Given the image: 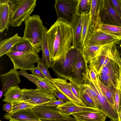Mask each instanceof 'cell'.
I'll use <instances>...</instances> for the list:
<instances>
[{"instance_id":"cell-1","label":"cell","mask_w":121,"mask_h":121,"mask_svg":"<svg viewBox=\"0 0 121 121\" xmlns=\"http://www.w3.org/2000/svg\"><path fill=\"white\" fill-rule=\"evenodd\" d=\"M48 48L54 62L66 52L72 45L73 35L69 24L57 20L46 33Z\"/></svg>"},{"instance_id":"cell-2","label":"cell","mask_w":121,"mask_h":121,"mask_svg":"<svg viewBox=\"0 0 121 121\" xmlns=\"http://www.w3.org/2000/svg\"><path fill=\"white\" fill-rule=\"evenodd\" d=\"M78 47L72 45L66 52L53 62L51 68L56 76L67 80L72 78L73 66L78 59Z\"/></svg>"},{"instance_id":"cell-3","label":"cell","mask_w":121,"mask_h":121,"mask_svg":"<svg viewBox=\"0 0 121 121\" xmlns=\"http://www.w3.org/2000/svg\"><path fill=\"white\" fill-rule=\"evenodd\" d=\"M36 0H8L10 25L18 27L30 15L36 5Z\"/></svg>"},{"instance_id":"cell-4","label":"cell","mask_w":121,"mask_h":121,"mask_svg":"<svg viewBox=\"0 0 121 121\" xmlns=\"http://www.w3.org/2000/svg\"><path fill=\"white\" fill-rule=\"evenodd\" d=\"M25 27L23 37L28 40L39 53L41 50L44 25L40 16L35 14L30 16L24 21Z\"/></svg>"},{"instance_id":"cell-5","label":"cell","mask_w":121,"mask_h":121,"mask_svg":"<svg viewBox=\"0 0 121 121\" xmlns=\"http://www.w3.org/2000/svg\"><path fill=\"white\" fill-rule=\"evenodd\" d=\"M114 43L106 45L102 48L98 55L89 65L96 73L98 75L103 68L111 59L118 63L121 67V58Z\"/></svg>"},{"instance_id":"cell-6","label":"cell","mask_w":121,"mask_h":121,"mask_svg":"<svg viewBox=\"0 0 121 121\" xmlns=\"http://www.w3.org/2000/svg\"><path fill=\"white\" fill-rule=\"evenodd\" d=\"M121 66L111 59L103 68L99 73L97 75L100 82L104 86H113L120 88Z\"/></svg>"},{"instance_id":"cell-7","label":"cell","mask_w":121,"mask_h":121,"mask_svg":"<svg viewBox=\"0 0 121 121\" xmlns=\"http://www.w3.org/2000/svg\"><path fill=\"white\" fill-rule=\"evenodd\" d=\"M16 69L30 70L35 67V64L40 61L41 59L35 52L29 51H10L7 53Z\"/></svg>"},{"instance_id":"cell-8","label":"cell","mask_w":121,"mask_h":121,"mask_svg":"<svg viewBox=\"0 0 121 121\" xmlns=\"http://www.w3.org/2000/svg\"><path fill=\"white\" fill-rule=\"evenodd\" d=\"M98 23L121 27V18L113 8L109 0H99L97 24Z\"/></svg>"},{"instance_id":"cell-9","label":"cell","mask_w":121,"mask_h":121,"mask_svg":"<svg viewBox=\"0 0 121 121\" xmlns=\"http://www.w3.org/2000/svg\"><path fill=\"white\" fill-rule=\"evenodd\" d=\"M85 83L87 84L97 93L99 106L98 109L111 120L118 121V113L115 107L110 104L102 93L98 80L95 82L88 77Z\"/></svg>"},{"instance_id":"cell-10","label":"cell","mask_w":121,"mask_h":121,"mask_svg":"<svg viewBox=\"0 0 121 121\" xmlns=\"http://www.w3.org/2000/svg\"><path fill=\"white\" fill-rule=\"evenodd\" d=\"M79 0H56L53 5L57 16L61 19L70 24L76 14Z\"/></svg>"},{"instance_id":"cell-11","label":"cell","mask_w":121,"mask_h":121,"mask_svg":"<svg viewBox=\"0 0 121 121\" xmlns=\"http://www.w3.org/2000/svg\"><path fill=\"white\" fill-rule=\"evenodd\" d=\"M22 90L23 95L22 100L32 104L43 105L57 100L53 94L41 89L23 88Z\"/></svg>"},{"instance_id":"cell-12","label":"cell","mask_w":121,"mask_h":121,"mask_svg":"<svg viewBox=\"0 0 121 121\" xmlns=\"http://www.w3.org/2000/svg\"><path fill=\"white\" fill-rule=\"evenodd\" d=\"M121 39L101 31L95 30L88 33L83 47L93 45L105 46L121 41Z\"/></svg>"},{"instance_id":"cell-13","label":"cell","mask_w":121,"mask_h":121,"mask_svg":"<svg viewBox=\"0 0 121 121\" xmlns=\"http://www.w3.org/2000/svg\"><path fill=\"white\" fill-rule=\"evenodd\" d=\"M88 63L83 55L82 48L78 47V59L73 65L71 79L79 85L84 84L88 77Z\"/></svg>"},{"instance_id":"cell-14","label":"cell","mask_w":121,"mask_h":121,"mask_svg":"<svg viewBox=\"0 0 121 121\" xmlns=\"http://www.w3.org/2000/svg\"><path fill=\"white\" fill-rule=\"evenodd\" d=\"M36 117L41 120L65 119L66 115L62 113L56 106H49L44 104L36 106L32 109Z\"/></svg>"},{"instance_id":"cell-15","label":"cell","mask_w":121,"mask_h":121,"mask_svg":"<svg viewBox=\"0 0 121 121\" xmlns=\"http://www.w3.org/2000/svg\"><path fill=\"white\" fill-rule=\"evenodd\" d=\"M50 81L56 89L66 96L70 101L76 105L87 106L74 95L72 92L70 83L67 82V80L58 77L52 78Z\"/></svg>"},{"instance_id":"cell-16","label":"cell","mask_w":121,"mask_h":121,"mask_svg":"<svg viewBox=\"0 0 121 121\" xmlns=\"http://www.w3.org/2000/svg\"><path fill=\"white\" fill-rule=\"evenodd\" d=\"M19 72L14 67L8 72L0 75L2 84V91L4 93L10 87L18 86L21 83Z\"/></svg>"},{"instance_id":"cell-17","label":"cell","mask_w":121,"mask_h":121,"mask_svg":"<svg viewBox=\"0 0 121 121\" xmlns=\"http://www.w3.org/2000/svg\"><path fill=\"white\" fill-rule=\"evenodd\" d=\"M56 108L63 114L66 115L84 111H100L96 108L78 105L70 101L56 106Z\"/></svg>"},{"instance_id":"cell-18","label":"cell","mask_w":121,"mask_h":121,"mask_svg":"<svg viewBox=\"0 0 121 121\" xmlns=\"http://www.w3.org/2000/svg\"><path fill=\"white\" fill-rule=\"evenodd\" d=\"M22 76L35 84L37 89L53 94L56 90L54 85L48 80H45L33 76L32 74H28L25 71L23 72Z\"/></svg>"},{"instance_id":"cell-19","label":"cell","mask_w":121,"mask_h":121,"mask_svg":"<svg viewBox=\"0 0 121 121\" xmlns=\"http://www.w3.org/2000/svg\"><path fill=\"white\" fill-rule=\"evenodd\" d=\"M3 116L5 119L9 121H29L40 119L35 115L31 108L21 110L9 114L6 113Z\"/></svg>"},{"instance_id":"cell-20","label":"cell","mask_w":121,"mask_h":121,"mask_svg":"<svg viewBox=\"0 0 121 121\" xmlns=\"http://www.w3.org/2000/svg\"><path fill=\"white\" fill-rule=\"evenodd\" d=\"M82 20V15L77 14L70 24L73 35V46L75 47L80 46Z\"/></svg>"},{"instance_id":"cell-21","label":"cell","mask_w":121,"mask_h":121,"mask_svg":"<svg viewBox=\"0 0 121 121\" xmlns=\"http://www.w3.org/2000/svg\"><path fill=\"white\" fill-rule=\"evenodd\" d=\"M10 12L8 0H0V31L8 30L10 25Z\"/></svg>"},{"instance_id":"cell-22","label":"cell","mask_w":121,"mask_h":121,"mask_svg":"<svg viewBox=\"0 0 121 121\" xmlns=\"http://www.w3.org/2000/svg\"><path fill=\"white\" fill-rule=\"evenodd\" d=\"M71 115L78 121H105L107 117L100 111H84Z\"/></svg>"},{"instance_id":"cell-23","label":"cell","mask_w":121,"mask_h":121,"mask_svg":"<svg viewBox=\"0 0 121 121\" xmlns=\"http://www.w3.org/2000/svg\"><path fill=\"white\" fill-rule=\"evenodd\" d=\"M48 29L44 26L43 39L40 46L42 54L40 61L44 63L50 68L53 63L52 61L50 56L48 48L46 33Z\"/></svg>"},{"instance_id":"cell-24","label":"cell","mask_w":121,"mask_h":121,"mask_svg":"<svg viewBox=\"0 0 121 121\" xmlns=\"http://www.w3.org/2000/svg\"><path fill=\"white\" fill-rule=\"evenodd\" d=\"M23 39L17 33L12 37L1 40L0 43V57L10 52L11 48Z\"/></svg>"},{"instance_id":"cell-25","label":"cell","mask_w":121,"mask_h":121,"mask_svg":"<svg viewBox=\"0 0 121 121\" xmlns=\"http://www.w3.org/2000/svg\"><path fill=\"white\" fill-rule=\"evenodd\" d=\"M4 95V98L3 101L11 103L22 100L23 93L22 89L18 86L10 87L6 91Z\"/></svg>"},{"instance_id":"cell-26","label":"cell","mask_w":121,"mask_h":121,"mask_svg":"<svg viewBox=\"0 0 121 121\" xmlns=\"http://www.w3.org/2000/svg\"><path fill=\"white\" fill-rule=\"evenodd\" d=\"M101 31L121 39V27L106 25L101 23L97 24L93 30Z\"/></svg>"},{"instance_id":"cell-27","label":"cell","mask_w":121,"mask_h":121,"mask_svg":"<svg viewBox=\"0 0 121 121\" xmlns=\"http://www.w3.org/2000/svg\"><path fill=\"white\" fill-rule=\"evenodd\" d=\"M103 47L93 45L83 48V54L88 63L91 62L98 55Z\"/></svg>"},{"instance_id":"cell-28","label":"cell","mask_w":121,"mask_h":121,"mask_svg":"<svg viewBox=\"0 0 121 121\" xmlns=\"http://www.w3.org/2000/svg\"><path fill=\"white\" fill-rule=\"evenodd\" d=\"M22 37V40L15 45L11 48L10 51L22 52L31 51L35 52L38 55L39 53L30 42Z\"/></svg>"},{"instance_id":"cell-29","label":"cell","mask_w":121,"mask_h":121,"mask_svg":"<svg viewBox=\"0 0 121 121\" xmlns=\"http://www.w3.org/2000/svg\"><path fill=\"white\" fill-rule=\"evenodd\" d=\"M99 1V0H92L88 33L93 30L97 24L98 18Z\"/></svg>"},{"instance_id":"cell-30","label":"cell","mask_w":121,"mask_h":121,"mask_svg":"<svg viewBox=\"0 0 121 121\" xmlns=\"http://www.w3.org/2000/svg\"><path fill=\"white\" fill-rule=\"evenodd\" d=\"M97 78L102 93L108 102L114 107V98L117 88L113 86H104L100 82L98 78Z\"/></svg>"},{"instance_id":"cell-31","label":"cell","mask_w":121,"mask_h":121,"mask_svg":"<svg viewBox=\"0 0 121 121\" xmlns=\"http://www.w3.org/2000/svg\"><path fill=\"white\" fill-rule=\"evenodd\" d=\"M82 15V28L80 47H83L88 33L90 27V14H83Z\"/></svg>"},{"instance_id":"cell-32","label":"cell","mask_w":121,"mask_h":121,"mask_svg":"<svg viewBox=\"0 0 121 121\" xmlns=\"http://www.w3.org/2000/svg\"><path fill=\"white\" fill-rule=\"evenodd\" d=\"M92 0H79L76 14L79 15L90 13Z\"/></svg>"},{"instance_id":"cell-33","label":"cell","mask_w":121,"mask_h":121,"mask_svg":"<svg viewBox=\"0 0 121 121\" xmlns=\"http://www.w3.org/2000/svg\"><path fill=\"white\" fill-rule=\"evenodd\" d=\"M12 104V113L20 110L29 108L32 109L36 106L39 105L32 104L20 100L11 103Z\"/></svg>"},{"instance_id":"cell-34","label":"cell","mask_w":121,"mask_h":121,"mask_svg":"<svg viewBox=\"0 0 121 121\" xmlns=\"http://www.w3.org/2000/svg\"><path fill=\"white\" fill-rule=\"evenodd\" d=\"M79 85L80 88L81 100L87 107L96 108L92 99L85 92L83 85Z\"/></svg>"},{"instance_id":"cell-35","label":"cell","mask_w":121,"mask_h":121,"mask_svg":"<svg viewBox=\"0 0 121 121\" xmlns=\"http://www.w3.org/2000/svg\"><path fill=\"white\" fill-rule=\"evenodd\" d=\"M114 107L118 114L121 110V91L117 88L114 98Z\"/></svg>"},{"instance_id":"cell-36","label":"cell","mask_w":121,"mask_h":121,"mask_svg":"<svg viewBox=\"0 0 121 121\" xmlns=\"http://www.w3.org/2000/svg\"><path fill=\"white\" fill-rule=\"evenodd\" d=\"M69 80L73 93L77 98L81 100L80 85L73 81L71 78Z\"/></svg>"},{"instance_id":"cell-37","label":"cell","mask_w":121,"mask_h":121,"mask_svg":"<svg viewBox=\"0 0 121 121\" xmlns=\"http://www.w3.org/2000/svg\"><path fill=\"white\" fill-rule=\"evenodd\" d=\"M37 67L45 76L50 81L52 78L48 70V67L43 62L40 61L37 63Z\"/></svg>"},{"instance_id":"cell-38","label":"cell","mask_w":121,"mask_h":121,"mask_svg":"<svg viewBox=\"0 0 121 121\" xmlns=\"http://www.w3.org/2000/svg\"><path fill=\"white\" fill-rule=\"evenodd\" d=\"M115 11L121 18V0H109Z\"/></svg>"},{"instance_id":"cell-39","label":"cell","mask_w":121,"mask_h":121,"mask_svg":"<svg viewBox=\"0 0 121 121\" xmlns=\"http://www.w3.org/2000/svg\"><path fill=\"white\" fill-rule=\"evenodd\" d=\"M53 95L56 97L58 98L59 100L65 102L69 101V99L66 96L57 89H56Z\"/></svg>"},{"instance_id":"cell-40","label":"cell","mask_w":121,"mask_h":121,"mask_svg":"<svg viewBox=\"0 0 121 121\" xmlns=\"http://www.w3.org/2000/svg\"><path fill=\"white\" fill-rule=\"evenodd\" d=\"M30 71L32 72V74L33 76L45 80H48L45 76L37 67H35L33 69L31 70Z\"/></svg>"},{"instance_id":"cell-41","label":"cell","mask_w":121,"mask_h":121,"mask_svg":"<svg viewBox=\"0 0 121 121\" xmlns=\"http://www.w3.org/2000/svg\"><path fill=\"white\" fill-rule=\"evenodd\" d=\"M88 77L95 82L98 81L96 73L89 65H88Z\"/></svg>"},{"instance_id":"cell-42","label":"cell","mask_w":121,"mask_h":121,"mask_svg":"<svg viewBox=\"0 0 121 121\" xmlns=\"http://www.w3.org/2000/svg\"><path fill=\"white\" fill-rule=\"evenodd\" d=\"M66 115L65 119L55 120H41L42 121H78L74 117L70 115Z\"/></svg>"},{"instance_id":"cell-43","label":"cell","mask_w":121,"mask_h":121,"mask_svg":"<svg viewBox=\"0 0 121 121\" xmlns=\"http://www.w3.org/2000/svg\"><path fill=\"white\" fill-rule=\"evenodd\" d=\"M65 102L63 101L58 100L48 102L44 104L49 106H56L62 104Z\"/></svg>"},{"instance_id":"cell-44","label":"cell","mask_w":121,"mask_h":121,"mask_svg":"<svg viewBox=\"0 0 121 121\" xmlns=\"http://www.w3.org/2000/svg\"><path fill=\"white\" fill-rule=\"evenodd\" d=\"M12 104L11 103L7 102L3 105V110L5 111L7 113H10L12 111Z\"/></svg>"},{"instance_id":"cell-45","label":"cell","mask_w":121,"mask_h":121,"mask_svg":"<svg viewBox=\"0 0 121 121\" xmlns=\"http://www.w3.org/2000/svg\"><path fill=\"white\" fill-rule=\"evenodd\" d=\"M116 47L118 53L121 58V41L116 43Z\"/></svg>"},{"instance_id":"cell-46","label":"cell","mask_w":121,"mask_h":121,"mask_svg":"<svg viewBox=\"0 0 121 121\" xmlns=\"http://www.w3.org/2000/svg\"><path fill=\"white\" fill-rule=\"evenodd\" d=\"M118 121H121V110L118 114Z\"/></svg>"},{"instance_id":"cell-47","label":"cell","mask_w":121,"mask_h":121,"mask_svg":"<svg viewBox=\"0 0 121 121\" xmlns=\"http://www.w3.org/2000/svg\"><path fill=\"white\" fill-rule=\"evenodd\" d=\"M120 89L121 91V67L120 71Z\"/></svg>"},{"instance_id":"cell-48","label":"cell","mask_w":121,"mask_h":121,"mask_svg":"<svg viewBox=\"0 0 121 121\" xmlns=\"http://www.w3.org/2000/svg\"><path fill=\"white\" fill-rule=\"evenodd\" d=\"M3 93L2 90H0V99L2 97Z\"/></svg>"},{"instance_id":"cell-49","label":"cell","mask_w":121,"mask_h":121,"mask_svg":"<svg viewBox=\"0 0 121 121\" xmlns=\"http://www.w3.org/2000/svg\"><path fill=\"white\" fill-rule=\"evenodd\" d=\"M42 121L41 119H40L39 120H31L30 121Z\"/></svg>"},{"instance_id":"cell-50","label":"cell","mask_w":121,"mask_h":121,"mask_svg":"<svg viewBox=\"0 0 121 121\" xmlns=\"http://www.w3.org/2000/svg\"><path fill=\"white\" fill-rule=\"evenodd\" d=\"M110 121H113V120H111Z\"/></svg>"}]
</instances>
